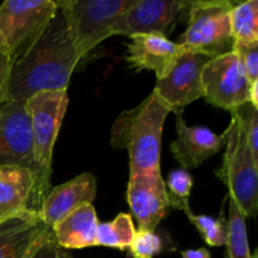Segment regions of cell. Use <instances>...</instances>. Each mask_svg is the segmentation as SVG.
<instances>
[{
  "label": "cell",
  "instance_id": "6da1fadb",
  "mask_svg": "<svg viewBox=\"0 0 258 258\" xmlns=\"http://www.w3.org/2000/svg\"><path fill=\"white\" fill-rule=\"evenodd\" d=\"M81 59L66 17L58 10L37 43L12 64L5 101H27L43 91L68 90Z\"/></svg>",
  "mask_w": 258,
  "mask_h": 258
},
{
  "label": "cell",
  "instance_id": "7a4b0ae2",
  "mask_svg": "<svg viewBox=\"0 0 258 258\" xmlns=\"http://www.w3.org/2000/svg\"><path fill=\"white\" fill-rule=\"evenodd\" d=\"M169 108L155 92L130 110L118 115L111 128L110 143L115 149H126L130 174L160 171L161 138Z\"/></svg>",
  "mask_w": 258,
  "mask_h": 258
},
{
  "label": "cell",
  "instance_id": "3957f363",
  "mask_svg": "<svg viewBox=\"0 0 258 258\" xmlns=\"http://www.w3.org/2000/svg\"><path fill=\"white\" fill-rule=\"evenodd\" d=\"M67 90L43 91L25 101L30 118L33 154L38 179L33 190L30 209L39 213L40 206L50 190L53 149L68 107Z\"/></svg>",
  "mask_w": 258,
  "mask_h": 258
},
{
  "label": "cell",
  "instance_id": "277c9868",
  "mask_svg": "<svg viewBox=\"0 0 258 258\" xmlns=\"http://www.w3.org/2000/svg\"><path fill=\"white\" fill-rule=\"evenodd\" d=\"M226 151L216 175L228 188V197L244 217H256L258 212V163L252 156L238 122L232 117L223 133Z\"/></svg>",
  "mask_w": 258,
  "mask_h": 258
},
{
  "label": "cell",
  "instance_id": "5b68a950",
  "mask_svg": "<svg viewBox=\"0 0 258 258\" xmlns=\"http://www.w3.org/2000/svg\"><path fill=\"white\" fill-rule=\"evenodd\" d=\"M138 0H64L57 2L67 20L81 57H86L102 40L113 35L118 18Z\"/></svg>",
  "mask_w": 258,
  "mask_h": 258
},
{
  "label": "cell",
  "instance_id": "8992f818",
  "mask_svg": "<svg viewBox=\"0 0 258 258\" xmlns=\"http://www.w3.org/2000/svg\"><path fill=\"white\" fill-rule=\"evenodd\" d=\"M58 10L53 0H7L0 5V38L13 63L37 43Z\"/></svg>",
  "mask_w": 258,
  "mask_h": 258
},
{
  "label": "cell",
  "instance_id": "52a82bcc",
  "mask_svg": "<svg viewBox=\"0 0 258 258\" xmlns=\"http://www.w3.org/2000/svg\"><path fill=\"white\" fill-rule=\"evenodd\" d=\"M228 0H198L189 9L188 27L179 44L186 50L203 53L214 58L231 52V10Z\"/></svg>",
  "mask_w": 258,
  "mask_h": 258
},
{
  "label": "cell",
  "instance_id": "ba28073f",
  "mask_svg": "<svg viewBox=\"0 0 258 258\" xmlns=\"http://www.w3.org/2000/svg\"><path fill=\"white\" fill-rule=\"evenodd\" d=\"M211 59L203 53L185 49L164 77L156 78L153 92L170 112L183 113L185 106L204 97L202 72Z\"/></svg>",
  "mask_w": 258,
  "mask_h": 258
},
{
  "label": "cell",
  "instance_id": "9c48e42d",
  "mask_svg": "<svg viewBox=\"0 0 258 258\" xmlns=\"http://www.w3.org/2000/svg\"><path fill=\"white\" fill-rule=\"evenodd\" d=\"M0 168H24L38 179L33 154L30 118L25 101H4L0 106Z\"/></svg>",
  "mask_w": 258,
  "mask_h": 258
},
{
  "label": "cell",
  "instance_id": "30bf717a",
  "mask_svg": "<svg viewBox=\"0 0 258 258\" xmlns=\"http://www.w3.org/2000/svg\"><path fill=\"white\" fill-rule=\"evenodd\" d=\"M204 98L208 103L233 111L249 102V85L241 62L234 52L212 58L202 72Z\"/></svg>",
  "mask_w": 258,
  "mask_h": 258
},
{
  "label": "cell",
  "instance_id": "8fae6325",
  "mask_svg": "<svg viewBox=\"0 0 258 258\" xmlns=\"http://www.w3.org/2000/svg\"><path fill=\"white\" fill-rule=\"evenodd\" d=\"M191 0H138L113 25V35L160 34L168 38L188 18Z\"/></svg>",
  "mask_w": 258,
  "mask_h": 258
},
{
  "label": "cell",
  "instance_id": "7c38bea8",
  "mask_svg": "<svg viewBox=\"0 0 258 258\" xmlns=\"http://www.w3.org/2000/svg\"><path fill=\"white\" fill-rule=\"evenodd\" d=\"M126 199L138 219L139 229L154 232L170 211L165 181L160 171L130 174Z\"/></svg>",
  "mask_w": 258,
  "mask_h": 258
},
{
  "label": "cell",
  "instance_id": "4fadbf2b",
  "mask_svg": "<svg viewBox=\"0 0 258 258\" xmlns=\"http://www.w3.org/2000/svg\"><path fill=\"white\" fill-rule=\"evenodd\" d=\"M178 138L171 143L170 150L181 169L190 170L201 166L226 145L223 135H217L211 128L203 126H188L183 113H176Z\"/></svg>",
  "mask_w": 258,
  "mask_h": 258
},
{
  "label": "cell",
  "instance_id": "5bb4252c",
  "mask_svg": "<svg viewBox=\"0 0 258 258\" xmlns=\"http://www.w3.org/2000/svg\"><path fill=\"white\" fill-rule=\"evenodd\" d=\"M97 194V180L91 173H83L50 189L40 206V218L52 229L67 214L85 204H92Z\"/></svg>",
  "mask_w": 258,
  "mask_h": 258
},
{
  "label": "cell",
  "instance_id": "9a60e30c",
  "mask_svg": "<svg viewBox=\"0 0 258 258\" xmlns=\"http://www.w3.org/2000/svg\"><path fill=\"white\" fill-rule=\"evenodd\" d=\"M49 231L32 209L5 219L0 223V258H29Z\"/></svg>",
  "mask_w": 258,
  "mask_h": 258
},
{
  "label": "cell",
  "instance_id": "2e32d148",
  "mask_svg": "<svg viewBox=\"0 0 258 258\" xmlns=\"http://www.w3.org/2000/svg\"><path fill=\"white\" fill-rule=\"evenodd\" d=\"M130 39L126 52L128 66L136 72L154 71L156 78L164 77L176 58L185 50L179 43L160 34H135Z\"/></svg>",
  "mask_w": 258,
  "mask_h": 258
},
{
  "label": "cell",
  "instance_id": "e0dca14e",
  "mask_svg": "<svg viewBox=\"0 0 258 258\" xmlns=\"http://www.w3.org/2000/svg\"><path fill=\"white\" fill-rule=\"evenodd\" d=\"M97 214L92 204L75 209L52 227L53 236L60 248L81 249L96 246Z\"/></svg>",
  "mask_w": 258,
  "mask_h": 258
},
{
  "label": "cell",
  "instance_id": "ac0fdd59",
  "mask_svg": "<svg viewBox=\"0 0 258 258\" xmlns=\"http://www.w3.org/2000/svg\"><path fill=\"white\" fill-rule=\"evenodd\" d=\"M34 175L24 168H0V223L30 209Z\"/></svg>",
  "mask_w": 258,
  "mask_h": 258
},
{
  "label": "cell",
  "instance_id": "d6986e66",
  "mask_svg": "<svg viewBox=\"0 0 258 258\" xmlns=\"http://www.w3.org/2000/svg\"><path fill=\"white\" fill-rule=\"evenodd\" d=\"M135 232L133 217L127 213H120L113 221L98 223L96 246L125 251L130 248Z\"/></svg>",
  "mask_w": 258,
  "mask_h": 258
},
{
  "label": "cell",
  "instance_id": "ffe728a7",
  "mask_svg": "<svg viewBox=\"0 0 258 258\" xmlns=\"http://www.w3.org/2000/svg\"><path fill=\"white\" fill-rule=\"evenodd\" d=\"M233 43H258V2L246 0L231 10Z\"/></svg>",
  "mask_w": 258,
  "mask_h": 258
},
{
  "label": "cell",
  "instance_id": "44dd1931",
  "mask_svg": "<svg viewBox=\"0 0 258 258\" xmlns=\"http://www.w3.org/2000/svg\"><path fill=\"white\" fill-rule=\"evenodd\" d=\"M229 199V219L228 238H227V252L229 258H251L248 237H247L246 217L236 203Z\"/></svg>",
  "mask_w": 258,
  "mask_h": 258
},
{
  "label": "cell",
  "instance_id": "7402d4cb",
  "mask_svg": "<svg viewBox=\"0 0 258 258\" xmlns=\"http://www.w3.org/2000/svg\"><path fill=\"white\" fill-rule=\"evenodd\" d=\"M190 223L198 229L207 244L212 247L224 246L228 238V219L222 213L218 219L208 216H197L193 212L185 213Z\"/></svg>",
  "mask_w": 258,
  "mask_h": 258
},
{
  "label": "cell",
  "instance_id": "603a6c76",
  "mask_svg": "<svg viewBox=\"0 0 258 258\" xmlns=\"http://www.w3.org/2000/svg\"><path fill=\"white\" fill-rule=\"evenodd\" d=\"M170 208L180 209L184 213L190 212L189 198L193 188V178L184 169H175L170 173L168 183L165 184Z\"/></svg>",
  "mask_w": 258,
  "mask_h": 258
},
{
  "label": "cell",
  "instance_id": "cb8c5ba5",
  "mask_svg": "<svg viewBox=\"0 0 258 258\" xmlns=\"http://www.w3.org/2000/svg\"><path fill=\"white\" fill-rule=\"evenodd\" d=\"M231 115L238 122L252 156L258 163V108L251 102H246L231 111Z\"/></svg>",
  "mask_w": 258,
  "mask_h": 258
},
{
  "label": "cell",
  "instance_id": "d4e9b609",
  "mask_svg": "<svg viewBox=\"0 0 258 258\" xmlns=\"http://www.w3.org/2000/svg\"><path fill=\"white\" fill-rule=\"evenodd\" d=\"M128 249L134 258H153L163 251V242L154 232L138 229Z\"/></svg>",
  "mask_w": 258,
  "mask_h": 258
},
{
  "label": "cell",
  "instance_id": "484cf974",
  "mask_svg": "<svg viewBox=\"0 0 258 258\" xmlns=\"http://www.w3.org/2000/svg\"><path fill=\"white\" fill-rule=\"evenodd\" d=\"M232 52L238 57L249 85L258 82V43H233Z\"/></svg>",
  "mask_w": 258,
  "mask_h": 258
},
{
  "label": "cell",
  "instance_id": "4316f807",
  "mask_svg": "<svg viewBox=\"0 0 258 258\" xmlns=\"http://www.w3.org/2000/svg\"><path fill=\"white\" fill-rule=\"evenodd\" d=\"M60 247L55 242L53 232L50 229L47 234L42 238L33 253L30 254L29 258H58L59 254Z\"/></svg>",
  "mask_w": 258,
  "mask_h": 258
},
{
  "label": "cell",
  "instance_id": "83f0119b",
  "mask_svg": "<svg viewBox=\"0 0 258 258\" xmlns=\"http://www.w3.org/2000/svg\"><path fill=\"white\" fill-rule=\"evenodd\" d=\"M12 59H10L9 52L5 47L4 42L0 38V106L5 101V93H7V83L9 78L10 68H12Z\"/></svg>",
  "mask_w": 258,
  "mask_h": 258
},
{
  "label": "cell",
  "instance_id": "f1b7e54d",
  "mask_svg": "<svg viewBox=\"0 0 258 258\" xmlns=\"http://www.w3.org/2000/svg\"><path fill=\"white\" fill-rule=\"evenodd\" d=\"M183 258H211V252L207 248H198V249H186L181 252Z\"/></svg>",
  "mask_w": 258,
  "mask_h": 258
},
{
  "label": "cell",
  "instance_id": "f546056e",
  "mask_svg": "<svg viewBox=\"0 0 258 258\" xmlns=\"http://www.w3.org/2000/svg\"><path fill=\"white\" fill-rule=\"evenodd\" d=\"M249 102L258 108V82L252 83L249 87Z\"/></svg>",
  "mask_w": 258,
  "mask_h": 258
},
{
  "label": "cell",
  "instance_id": "4dcf8cb0",
  "mask_svg": "<svg viewBox=\"0 0 258 258\" xmlns=\"http://www.w3.org/2000/svg\"><path fill=\"white\" fill-rule=\"evenodd\" d=\"M251 258H258V249L253 252V254H251Z\"/></svg>",
  "mask_w": 258,
  "mask_h": 258
}]
</instances>
